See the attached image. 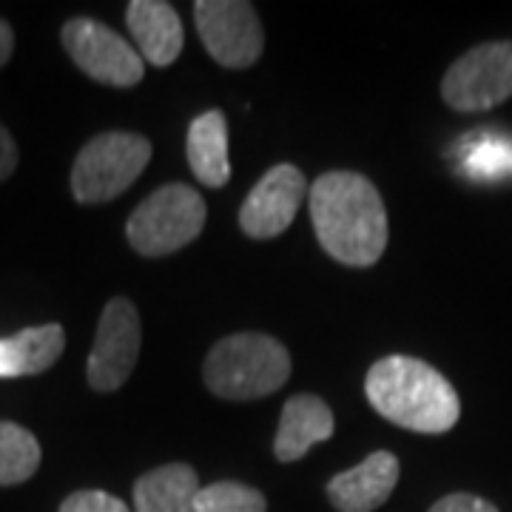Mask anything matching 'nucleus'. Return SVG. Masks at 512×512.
Instances as JSON below:
<instances>
[{
    "mask_svg": "<svg viewBox=\"0 0 512 512\" xmlns=\"http://www.w3.org/2000/svg\"><path fill=\"white\" fill-rule=\"evenodd\" d=\"M316 239L336 262L370 268L387 248V211L376 185L356 171H328L308 191Z\"/></svg>",
    "mask_w": 512,
    "mask_h": 512,
    "instance_id": "f257e3e1",
    "label": "nucleus"
},
{
    "mask_svg": "<svg viewBox=\"0 0 512 512\" xmlns=\"http://www.w3.org/2000/svg\"><path fill=\"white\" fill-rule=\"evenodd\" d=\"M151 143L143 134L106 131L80 148L72 168V194L83 205H100L120 197L146 171Z\"/></svg>",
    "mask_w": 512,
    "mask_h": 512,
    "instance_id": "39448f33",
    "label": "nucleus"
},
{
    "mask_svg": "<svg viewBox=\"0 0 512 512\" xmlns=\"http://www.w3.org/2000/svg\"><path fill=\"white\" fill-rule=\"evenodd\" d=\"M430 512H498V507L490 504L487 498H481V495L453 493L439 498V501L430 507Z\"/></svg>",
    "mask_w": 512,
    "mask_h": 512,
    "instance_id": "412c9836",
    "label": "nucleus"
},
{
    "mask_svg": "<svg viewBox=\"0 0 512 512\" xmlns=\"http://www.w3.org/2000/svg\"><path fill=\"white\" fill-rule=\"evenodd\" d=\"M365 393L382 419L413 433L439 436L453 430L461 416L456 387L413 356L379 359L367 373Z\"/></svg>",
    "mask_w": 512,
    "mask_h": 512,
    "instance_id": "f03ea898",
    "label": "nucleus"
},
{
    "mask_svg": "<svg viewBox=\"0 0 512 512\" xmlns=\"http://www.w3.org/2000/svg\"><path fill=\"white\" fill-rule=\"evenodd\" d=\"M12 52H15V35H12V26L0 18V69L9 63Z\"/></svg>",
    "mask_w": 512,
    "mask_h": 512,
    "instance_id": "5701e85b",
    "label": "nucleus"
},
{
    "mask_svg": "<svg viewBox=\"0 0 512 512\" xmlns=\"http://www.w3.org/2000/svg\"><path fill=\"white\" fill-rule=\"evenodd\" d=\"M441 97L450 109L473 114L495 109L512 97V40L481 43L461 55L441 80Z\"/></svg>",
    "mask_w": 512,
    "mask_h": 512,
    "instance_id": "423d86ee",
    "label": "nucleus"
},
{
    "mask_svg": "<svg viewBox=\"0 0 512 512\" xmlns=\"http://www.w3.org/2000/svg\"><path fill=\"white\" fill-rule=\"evenodd\" d=\"M399 484V458L376 450L353 470L328 481L330 504L339 512H373L382 507Z\"/></svg>",
    "mask_w": 512,
    "mask_h": 512,
    "instance_id": "9b49d317",
    "label": "nucleus"
},
{
    "mask_svg": "<svg viewBox=\"0 0 512 512\" xmlns=\"http://www.w3.org/2000/svg\"><path fill=\"white\" fill-rule=\"evenodd\" d=\"M185 154L194 177L208 188H222L231 180V163H228V123L225 114L217 109L200 114L185 140Z\"/></svg>",
    "mask_w": 512,
    "mask_h": 512,
    "instance_id": "2eb2a0df",
    "label": "nucleus"
},
{
    "mask_svg": "<svg viewBox=\"0 0 512 512\" xmlns=\"http://www.w3.org/2000/svg\"><path fill=\"white\" fill-rule=\"evenodd\" d=\"M450 163L470 183H504L512 177V137L495 128L470 131L450 146Z\"/></svg>",
    "mask_w": 512,
    "mask_h": 512,
    "instance_id": "4468645a",
    "label": "nucleus"
},
{
    "mask_svg": "<svg viewBox=\"0 0 512 512\" xmlns=\"http://www.w3.org/2000/svg\"><path fill=\"white\" fill-rule=\"evenodd\" d=\"M194 23L208 55L225 69H248L262 55L265 35L251 3L200 0L194 3Z\"/></svg>",
    "mask_w": 512,
    "mask_h": 512,
    "instance_id": "6e6552de",
    "label": "nucleus"
},
{
    "mask_svg": "<svg viewBox=\"0 0 512 512\" xmlns=\"http://www.w3.org/2000/svg\"><path fill=\"white\" fill-rule=\"evenodd\" d=\"M268 501L265 495L239 484V481H217L200 487L197 501H194V512H265Z\"/></svg>",
    "mask_w": 512,
    "mask_h": 512,
    "instance_id": "6ab92c4d",
    "label": "nucleus"
},
{
    "mask_svg": "<svg viewBox=\"0 0 512 512\" xmlns=\"http://www.w3.org/2000/svg\"><path fill=\"white\" fill-rule=\"evenodd\" d=\"M200 493L197 470L188 464H163L134 481V512H194Z\"/></svg>",
    "mask_w": 512,
    "mask_h": 512,
    "instance_id": "f3484780",
    "label": "nucleus"
},
{
    "mask_svg": "<svg viewBox=\"0 0 512 512\" xmlns=\"http://www.w3.org/2000/svg\"><path fill=\"white\" fill-rule=\"evenodd\" d=\"M15 168H18V146L12 140V134L0 126V183L9 180Z\"/></svg>",
    "mask_w": 512,
    "mask_h": 512,
    "instance_id": "4be33fe9",
    "label": "nucleus"
},
{
    "mask_svg": "<svg viewBox=\"0 0 512 512\" xmlns=\"http://www.w3.org/2000/svg\"><path fill=\"white\" fill-rule=\"evenodd\" d=\"M140 342H143V330H140L137 308L123 296L111 299L100 313L97 336L86 365V376L94 390L111 393L126 384L140 359Z\"/></svg>",
    "mask_w": 512,
    "mask_h": 512,
    "instance_id": "1a4fd4ad",
    "label": "nucleus"
},
{
    "mask_svg": "<svg viewBox=\"0 0 512 512\" xmlns=\"http://www.w3.org/2000/svg\"><path fill=\"white\" fill-rule=\"evenodd\" d=\"M66 348V333L60 325L23 328L9 339H0V379L37 376L55 365Z\"/></svg>",
    "mask_w": 512,
    "mask_h": 512,
    "instance_id": "dca6fc26",
    "label": "nucleus"
},
{
    "mask_svg": "<svg viewBox=\"0 0 512 512\" xmlns=\"http://www.w3.org/2000/svg\"><path fill=\"white\" fill-rule=\"evenodd\" d=\"M40 467V444L20 424L0 421V487H15L35 476Z\"/></svg>",
    "mask_w": 512,
    "mask_h": 512,
    "instance_id": "a211bd4d",
    "label": "nucleus"
},
{
    "mask_svg": "<svg viewBox=\"0 0 512 512\" xmlns=\"http://www.w3.org/2000/svg\"><path fill=\"white\" fill-rule=\"evenodd\" d=\"M333 436V410L316 396H293L282 407V419L274 439V456L282 464L299 461L313 444H322Z\"/></svg>",
    "mask_w": 512,
    "mask_h": 512,
    "instance_id": "ddd939ff",
    "label": "nucleus"
},
{
    "mask_svg": "<svg viewBox=\"0 0 512 512\" xmlns=\"http://www.w3.org/2000/svg\"><path fill=\"white\" fill-rule=\"evenodd\" d=\"M308 197V180L296 165H274L251 188L248 200L239 208V228L251 239H274L296 217L302 200Z\"/></svg>",
    "mask_w": 512,
    "mask_h": 512,
    "instance_id": "9d476101",
    "label": "nucleus"
},
{
    "mask_svg": "<svg viewBox=\"0 0 512 512\" xmlns=\"http://www.w3.org/2000/svg\"><path fill=\"white\" fill-rule=\"evenodd\" d=\"M291 376V356L285 345L265 333H234L217 342L202 379L208 390L228 402H251L276 393Z\"/></svg>",
    "mask_w": 512,
    "mask_h": 512,
    "instance_id": "7ed1b4c3",
    "label": "nucleus"
},
{
    "mask_svg": "<svg viewBox=\"0 0 512 512\" xmlns=\"http://www.w3.org/2000/svg\"><path fill=\"white\" fill-rule=\"evenodd\" d=\"M60 40L77 63V69L97 83L131 89L146 74V60L140 57V52H134L126 37H120L100 20L72 18L63 26Z\"/></svg>",
    "mask_w": 512,
    "mask_h": 512,
    "instance_id": "0eeeda50",
    "label": "nucleus"
},
{
    "mask_svg": "<svg viewBox=\"0 0 512 512\" xmlns=\"http://www.w3.org/2000/svg\"><path fill=\"white\" fill-rule=\"evenodd\" d=\"M205 214L208 211L200 191L183 183L163 185L134 208L126 237L140 256H168L200 237Z\"/></svg>",
    "mask_w": 512,
    "mask_h": 512,
    "instance_id": "20e7f679",
    "label": "nucleus"
},
{
    "mask_svg": "<svg viewBox=\"0 0 512 512\" xmlns=\"http://www.w3.org/2000/svg\"><path fill=\"white\" fill-rule=\"evenodd\" d=\"M60 512H131L126 501L103 490H77L63 504Z\"/></svg>",
    "mask_w": 512,
    "mask_h": 512,
    "instance_id": "aec40b11",
    "label": "nucleus"
},
{
    "mask_svg": "<svg viewBox=\"0 0 512 512\" xmlns=\"http://www.w3.org/2000/svg\"><path fill=\"white\" fill-rule=\"evenodd\" d=\"M128 32L134 37L140 57L151 66L165 69L183 52V20L165 0H131L126 9Z\"/></svg>",
    "mask_w": 512,
    "mask_h": 512,
    "instance_id": "f8f14e48",
    "label": "nucleus"
}]
</instances>
